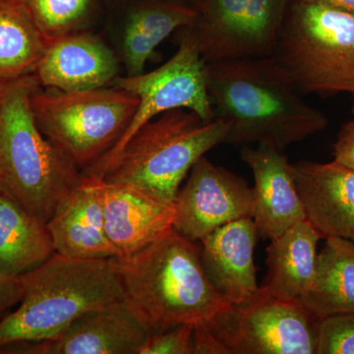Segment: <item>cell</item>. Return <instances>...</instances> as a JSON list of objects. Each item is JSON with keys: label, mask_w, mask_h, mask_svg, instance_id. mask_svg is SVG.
<instances>
[{"label": "cell", "mask_w": 354, "mask_h": 354, "mask_svg": "<svg viewBox=\"0 0 354 354\" xmlns=\"http://www.w3.org/2000/svg\"><path fill=\"white\" fill-rule=\"evenodd\" d=\"M214 118L225 121L223 144H264L285 150L323 131L328 118L300 97L274 55L208 64Z\"/></svg>", "instance_id": "obj_1"}, {"label": "cell", "mask_w": 354, "mask_h": 354, "mask_svg": "<svg viewBox=\"0 0 354 354\" xmlns=\"http://www.w3.org/2000/svg\"><path fill=\"white\" fill-rule=\"evenodd\" d=\"M20 277L24 293L19 307L0 320V348L53 339L86 312L127 297L115 258L55 253Z\"/></svg>", "instance_id": "obj_2"}, {"label": "cell", "mask_w": 354, "mask_h": 354, "mask_svg": "<svg viewBox=\"0 0 354 354\" xmlns=\"http://www.w3.org/2000/svg\"><path fill=\"white\" fill-rule=\"evenodd\" d=\"M41 88L30 75L6 83L0 97V194L46 223L83 174L37 125L31 95Z\"/></svg>", "instance_id": "obj_3"}, {"label": "cell", "mask_w": 354, "mask_h": 354, "mask_svg": "<svg viewBox=\"0 0 354 354\" xmlns=\"http://www.w3.org/2000/svg\"><path fill=\"white\" fill-rule=\"evenodd\" d=\"M116 261L125 295L156 333L207 322L230 304L205 274L201 247L174 230L132 257Z\"/></svg>", "instance_id": "obj_4"}, {"label": "cell", "mask_w": 354, "mask_h": 354, "mask_svg": "<svg viewBox=\"0 0 354 354\" xmlns=\"http://www.w3.org/2000/svg\"><path fill=\"white\" fill-rule=\"evenodd\" d=\"M227 131L223 120L207 122L184 109L165 111L140 128L100 177L174 204L193 165L209 150L223 145Z\"/></svg>", "instance_id": "obj_5"}, {"label": "cell", "mask_w": 354, "mask_h": 354, "mask_svg": "<svg viewBox=\"0 0 354 354\" xmlns=\"http://www.w3.org/2000/svg\"><path fill=\"white\" fill-rule=\"evenodd\" d=\"M272 55L300 93L354 95V14L291 1Z\"/></svg>", "instance_id": "obj_6"}, {"label": "cell", "mask_w": 354, "mask_h": 354, "mask_svg": "<svg viewBox=\"0 0 354 354\" xmlns=\"http://www.w3.org/2000/svg\"><path fill=\"white\" fill-rule=\"evenodd\" d=\"M138 104L136 95L115 86L83 92L39 88L31 95L39 129L81 171L113 150Z\"/></svg>", "instance_id": "obj_7"}, {"label": "cell", "mask_w": 354, "mask_h": 354, "mask_svg": "<svg viewBox=\"0 0 354 354\" xmlns=\"http://www.w3.org/2000/svg\"><path fill=\"white\" fill-rule=\"evenodd\" d=\"M319 323L299 299L274 297L261 288L205 322L227 354H317Z\"/></svg>", "instance_id": "obj_8"}, {"label": "cell", "mask_w": 354, "mask_h": 354, "mask_svg": "<svg viewBox=\"0 0 354 354\" xmlns=\"http://www.w3.org/2000/svg\"><path fill=\"white\" fill-rule=\"evenodd\" d=\"M113 86L136 95L138 108L113 150L94 167L83 171L87 176L100 177L133 135L165 111L184 109L207 122L215 120L209 95L208 62L203 57L194 27L184 29L176 53L162 66L149 73L118 77Z\"/></svg>", "instance_id": "obj_9"}, {"label": "cell", "mask_w": 354, "mask_h": 354, "mask_svg": "<svg viewBox=\"0 0 354 354\" xmlns=\"http://www.w3.org/2000/svg\"><path fill=\"white\" fill-rule=\"evenodd\" d=\"M291 0H204L195 26L208 64L272 55Z\"/></svg>", "instance_id": "obj_10"}, {"label": "cell", "mask_w": 354, "mask_h": 354, "mask_svg": "<svg viewBox=\"0 0 354 354\" xmlns=\"http://www.w3.org/2000/svg\"><path fill=\"white\" fill-rule=\"evenodd\" d=\"M152 324L129 298L90 310L57 337L9 344L4 354H140L155 334Z\"/></svg>", "instance_id": "obj_11"}, {"label": "cell", "mask_w": 354, "mask_h": 354, "mask_svg": "<svg viewBox=\"0 0 354 354\" xmlns=\"http://www.w3.org/2000/svg\"><path fill=\"white\" fill-rule=\"evenodd\" d=\"M174 206V232L197 242L228 223L252 218L253 189L245 179L204 156L179 188Z\"/></svg>", "instance_id": "obj_12"}, {"label": "cell", "mask_w": 354, "mask_h": 354, "mask_svg": "<svg viewBox=\"0 0 354 354\" xmlns=\"http://www.w3.org/2000/svg\"><path fill=\"white\" fill-rule=\"evenodd\" d=\"M241 157L253 172V221L261 239L279 236L295 223L307 220L291 164L285 152L260 144L243 147Z\"/></svg>", "instance_id": "obj_13"}, {"label": "cell", "mask_w": 354, "mask_h": 354, "mask_svg": "<svg viewBox=\"0 0 354 354\" xmlns=\"http://www.w3.org/2000/svg\"><path fill=\"white\" fill-rule=\"evenodd\" d=\"M46 227L55 253L77 259L118 258L106 235L101 177L83 174L81 183L60 202Z\"/></svg>", "instance_id": "obj_14"}, {"label": "cell", "mask_w": 354, "mask_h": 354, "mask_svg": "<svg viewBox=\"0 0 354 354\" xmlns=\"http://www.w3.org/2000/svg\"><path fill=\"white\" fill-rule=\"evenodd\" d=\"M118 73L113 51L99 37L81 31L50 41L34 76L41 88L83 92L108 87Z\"/></svg>", "instance_id": "obj_15"}, {"label": "cell", "mask_w": 354, "mask_h": 354, "mask_svg": "<svg viewBox=\"0 0 354 354\" xmlns=\"http://www.w3.org/2000/svg\"><path fill=\"white\" fill-rule=\"evenodd\" d=\"M104 221L109 241L127 259L174 232V206L144 191L102 179Z\"/></svg>", "instance_id": "obj_16"}, {"label": "cell", "mask_w": 354, "mask_h": 354, "mask_svg": "<svg viewBox=\"0 0 354 354\" xmlns=\"http://www.w3.org/2000/svg\"><path fill=\"white\" fill-rule=\"evenodd\" d=\"M258 239L253 218H242L216 228L200 241L205 274L230 304L246 301L259 290L254 264Z\"/></svg>", "instance_id": "obj_17"}, {"label": "cell", "mask_w": 354, "mask_h": 354, "mask_svg": "<svg viewBox=\"0 0 354 354\" xmlns=\"http://www.w3.org/2000/svg\"><path fill=\"white\" fill-rule=\"evenodd\" d=\"M307 220L322 239L342 237L354 242V171L337 162L291 164Z\"/></svg>", "instance_id": "obj_18"}, {"label": "cell", "mask_w": 354, "mask_h": 354, "mask_svg": "<svg viewBox=\"0 0 354 354\" xmlns=\"http://www.w3.org/2000/svg\"><path fill=\"white\" fill-rule=\"evenodd\" d=\"M321 239L318 230L304 220L271 239L267 248V274L260 288L274 297L300 300L313 283L317 244Z\"/></svg>", "instance_id": "obj_19"}, {"label": "cell", "mask_w": 354, "mask_h": 354, "mask_svg": "<svg viewBox=\"0 0 354 354\" xmlns=\"http://www.w3.org/2000/svg\"><path fill=\"white\" fill-rule=\"evenodd\" d=\"M196 8L174 0L146 2L130 13L122 39L127 76L142 74L156 48L172 32L196 26Z\"/></svg>", "instance_id": "obj_20"}, {"label": "cell", "mask_w": 354, "mask_h": 354, "mask_svg": "<svg viewBox=\"0 0 354 354\" xmlns=\"http://www.w3.org/2000/svg\"><path fill=\"white\" fill-rule=\"evenodd\" d=\"M317 255L315 277L300 301L319 320L354 313V242L342 237L325 239Z\"/></svg>", "instance_id": "obj_21"}, {"label": "cell", "mask_w": 354, "mask_h": 354, "mask_svg": "<svg viewBox=\"0 0 354 354\" xmlns=\"http://www.w3.org/2000/svg\"><path fill=\"white\" fill-rule=\"evenodd\" d=\"M55 253L46 223L0 194V272L20 276Z\"/></svg>", "instance_id": "obj_22"}, {"label": "cell", "mask_w": 354, "mask_h": 354, "mask_svg": "<svg viewBox=\"0 0 354 354\" xmlns=\"http://www.w3.org/2000/svg\"><path fill=\"white\" fill-rule=\"evenodd\" d=\"M48 44L16 0H0V83L34 75Z\"/></svg>", "instance_id": "obj_23"}, {"label": "cell", "mask_w": 354, "mask_h": 354, "mask_svg": "<svg viewBox=\"0 0 354 354\" xmlns=\"http://www.w3.org/2000/svg\"><path fill=\"white\" fill-rule=\"evenodd\" d=\"M48 41L81 32L97 0H16Z\"/></svg>", "instance_id": "obj_24"}, {"label": "cell", "mask_w": 354, "mask_h": 354, "mask_svg": "<svg viewBox=\"0 0 354 354\" xmlns=\"http://www.w3.org/2000/svg\"><path fill=\"white\" fill-rule=\"evenodd\" d=\"M317 354H354V313L337 314L320 321Z\"/></svg>", "instance_id": "obj_25"}, {"label": "cell", "mask_w": 354, "mask_h": 354, "mask_svg": "<svg viewBox=\"0 0 354 354\" xmlns=\"http://www.w3.org/2000/svg\"><path fill=\"white\" fill-rule=\"evenodd\" d=\"M195 324H183L155 333L144 344L140 354H194Z\"/></svg>", "instance_id": "obj_26"}, {"label": "cell", "mask_w": 354, "mask_h": 354, "mask_svg": "<svg viewBox=\"0 0 354 354\" xmlns=\"http://www.w3.org/2000/svg\"><path fill=\"white\" fill-rule=\"evenodd\" d=\"M334 162L354 171V120L342 127L333 147Z\"/></svg>", "instance_id": "obj_27"}, {"label": "cell", "mask_w": 354, "mask_h": 354, "mask_svg": "<svg viewBox=\"0 0 354 354\" xmlns=\"http://www.w3.org/2000/svg\"><path fill=\"white\" fill-rule=\"evenodd\" d=\"M24 293L20 276L0 272V316L19 304Z\"/></svg>", "instance_id": "obj_28"}, {"label": "cell", "mask_w": 354, "mask_h": 354, "mask_svg": "<svg viewBox=\"0 0 354 354\" xmlns=\"http://www.w3.org/2000/svg\"><path fill=\"white\" fill-rule=\"evenodd\" d=\"M193 346L194 354H227L225 348L209 333L205 322L195 324Z\"/></svg>", "instance_id": "obj_29"}, {"label": "cell", "mask_w": 354, "mask_h": 354, "mask_svg": "<svg viewBox=\"0 0 354 354\" xmlns=\"http://www.w3.org/2000/svg\"><path fill=\"white\" fill-rule=\"evenodd\" d=\"M291 1L304 2V3L322 4L342 9L354 14V0H291Z\"/></svg>", "instance_id": "obj_30"}, {"label": "cell", "mask_w": 354, "mask_h": 354, "mask_svg": "<svg viewBox=\"0 0 354 354\" xmlns=\"http://www.w3.org/2000/svg\"><path fill=\"white\" fill-rule=\"evenodd\" d=\"M174 1L181 2V3H184V4H186L185 1H187V2H189V3L194 4L195 8L197 9L198 7L200 6V4H201L202 2L204 1V0H174ZM187 6H188V4H187Z\"/></svg>", "instance_id": "obj_31"}, {"label": "cell", "mask_w": 354, "mask_h": 354, "mask_svg": "<svg viewBox=\"0 0 354 354\" xmlns=\"http://www.w3.org/2000/svg\"><path fill=\"white\" fill-rule=\"evenodd\" d=\"M4 86H6V83H0V97H1L2 92H3Z\"/></svg>", "instance_id": "obj_32"}]
</instances>
